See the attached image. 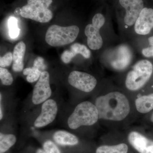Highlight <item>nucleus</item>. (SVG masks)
<instances>
[{
    "label": "nucleus",
    "instance_id": "1",
    "mask_svg": "<svg viewBox=\"0 0 153 153\" xmlns=\"http://www.w3.org/2000/svg\"><path fill=\"white\" fill-rule=\"evenodd\" d=\"M95 105L99 118L105 120H123L130 111L128 100L125 95L117 91L99 97L96 100Z\"/></svg>",
    "mask_w": 153,
    "mask_h": 153
},
{
    "label": "nucleus",
    "instance_id": "2",
    "mask_svg": "<svg viewBox=\"0 0 153 153\" xmlns=\"http://www.w3.org/2000/svg\"><path fill=\"white\" fill-rule=\"evenodd\" d=\"M53 2V0H26L25 4L15 9L14 13L40 23H47L53 17L50 9Z\"/></svg>",
    "mask_w": 153,
    "mask_h": 153
},
{
    "label": "nucleus",
    "instance_id": "3",
    "mask_svg": "<svg viewBox=\"0 0 153 153\" xmlns=\"http://www.w3.org/2000/svg\"><path fill=\"white\" fill-rule=\"evenodd\" d=\"M110 11L109 7L103 3L101 8L94 15L91 24L85 27L84 33L87 37V45L91 50H98L103 46L104 41L100 31L105 25Z\"/></svg>",
    "mask_w": 153,
    "mask_h": 153
},
{
    "label": "nucleus",
    "instance_id": "4",
    "mask_svg": "<svg viewBox=\"0 0 153 153\" xmlns=\"http://www.w3.org/2000/svg\"><path fill=\"white\" fill-rule=\"evenodd\" d=\"M147 0H114V8L118 20L124 28H133Z\"/></svg>",
    "mask_w": 153,
    "mask_h": 153
},
{
    "label": "nucleus",
    "instance_id": "5",
    "mask_svg": "<svg viewBox=\"0 0 153 153\" xmlns=\"http://www.w3.org/2000/svg\"><path fill=\"white\" fill-rule=\"evenodd\" d=\"M99 119L98 111L95 105L88 101H84L76 105L68 118V127L76 129L82 126L94 124Z\"/></svg>",
    "mask_w": 153,
    "mask_h": 153
},
{
    "label": "nucleus",
    "instance_id": "6",
    "mask_svg": "<svg viewBox=\"0 0 153 153\" xmlns=\"http://www.w3.org/2000/svg\"><path fill=\"white\" fill-rule=\"evenodd\" d=\"M153 71V65L150 60L147 59L139 60L127 74L126 87L131 91L140 89L150 78Z\"/></svg>",
    "mask_w": 153,
    "mask_h": 153
},
{
    "label": "nucleus",
    "instance_id": "7",
    "mask_svg": "<svg viewBox=\"0 0 153 153\" xmlns=\"http://www.w3.org/2000/svg\"><path fill=\"white\" fill-rule=\"evenodd\" d=\"M79 33V28L76 25L64 27L52 25L47 30L45 40L50 46L60 47L73 43Z\"/></svg>",
    "mask_w": 153,
    "mask_h": 153
},
{
    "label": "nucleus",
    "instance_id": "8",
    "mask_svg": "<svg viewBox=\"0 0 153 153\" xmlns=\"http://www.w3.org/2000/svg\"><path fill=\"white\" fill-rule=\"evenodd\" d=\"M109 63L113 68L117 70L125 69L131 63L133 53L131 49L127 45H120L112 50L109 57Z\"/></svg>",
    "mask_w": 153,
    "mask_h": 153
},
{
    "label": "nucleus",
    "instance_id": "9",
    "mask_svg": "<svg viewBox=\"0 0 153 153\" xmlns=\"http://www.w3.org/2000/svg\"><path fill=\"white\" fill-rule=\"evenodd\" d=\"M68 82L73 87L85 92L92 91L97 84V80L93 75L78 71H71L68 76Z\"/></svg>",
    "mask_w": 153,
    "mask_h": 153
},
{
    "label": "nucleus",
    "instance_id": "10",
    "mask_svg": "<svg viewBox=\"0 0 153 153\" xmlns=\"http://www.w3.org/2000/svg\"><path fill=\"white\" fill-rule=\"evenodd\" d=\"M50 76L49 72L43 71L38 79L33 91L32 102L38 105L44 102L52 95V90L50 86Z\"/></svg>",
    "mask_w": 153,
    "mask_h": 153
},
{
    "label": "nucleus",
    "instance_id": "11",
    "mask_svg": "<svg viewBox=\"0 0 153 153\" xmlns=\"http://www.w3.org/2000/svg\"><path fill=\"white\" fill-rule=\"evenodd\" d=\"M133 28L138 36L150 34L153 29V7L147 5L143 9Z\"/></svg>",
    "mask_w": 153,
    "mask_h": 153
},
{
    "label": "nucleus",
    "instance_id": "12",
    "mask_svg": "<svg viewBox=\"0 0 153 153\" xmlns=\"http://www.w3.org/2000/svg\"><path fill=\"white\" fill-rule=\"evenodd\" d=\"M57 105L54 100L48 99L43 102L41 113L36 118L34 126L36 128L46 126L52 123L57 116Z\"/></svg>",
    "mask_w": 153,
    "mask_h": 153
},
{
    "label": "nucleus",
    "instance_id": "13",
    "mask_svg": "<svg viewBox=\"0 0 153 153\" xmlns=\"http://www.w3.org/2000/svg\"><path fill=\"white\" fill-rule=\"evenodd\" d=\"M129 142L140 153H153V141L135 131L128 137Z\"/></svg>",
    "mask_w": 153,
    "mask_h": 153
},
{
    "label": "nucleus",
    "instance_id": "14",
    "mask_svg": "<svg viewBox=\"0 0 153 153\" xmlns=\"http://www.w3.org/2000/svg\"><path fill=\"white\" fill-rule=\"evenodd\" d=\"M77 55H82L86 59H89L91 56V52L85 45L75 43L72 44L68 50L63 52L61 59L63 63H68Z\"/></svg>",
    "mask_w": 153,
    "mask_h": 153
},
{
    "label": "nucleus",
    "instance_id": "15",
    "mask_svg": "<svg viewBox=\"0 0 153 153\" xmlns=\"http://www.w3.org/2000/svg\"><path fill=\"white\" fill-rule=\"evenodd\" d=\"M26 45L21 41L16 45L13 52V70L16 72H21L24 67V59L26 52Z\"/></svg>",
    "mask_w": 153,
    "mask_h": 153
},
{
    "label": "nucleus",
    "instance_id": "16",
    "mask_svg": "<svg viewBox=\"0 0 153 153\" xmlns=\"http://www.w3.org/2000/svg\"><path fill=\"white\" fill-rule=\"evenodd\" d=\"M53 138L55 143L60 146H75L78 144V138L73 134L65 131L55 132Z\"/></svg>",
    "mask_w": 153,
    "mask_h": 153
},
{
    "label": "nucleus",
    "instance_id": "17",
    "mask_svg": "<svg viewBox=\"0 0 153 153\" xmlns=\"http://www.w3.org/2000/svg\"><path fill=\"white\" fill-rule=\"evenodd\" d=\"M137 110L141 113H147L153 109V93L139 97L135 102Z\"/></svg>",
    "mask_w": 153,
    "mask_h": 153
},
{
    "label": "nucleus",
    "instance_id": "18",
    "mask_svg": "<svg viewBox=\"0 0 153 153\" xmlns=\"http://www.w3.org/2000/svg\"><path fill=\"white\" fill-rule=\"evenodd\" d=\"M16 142V138L13 134H0V153L8 150Z\"/></svg>",
    "mask_w": 153,
    "mask_h": 153
},
{
    "label": "nucleus",
    "instance_id": "19",
    "mask_svg": "<svg viewBox=\"0 0 153 153\" xmlns=\"http://www.w3.org/2000/svg\"><path fill=\"white\" fill-rule=\"evenodd\" d=\"M128 147L125 143L115 146H102L96 150V153H127Z\"/></svg>",
    "mask_w": 153,
    "mask_h": 153
},
{
    "label": "nucleus",
    "instance_id": "20",
    "mask_svg": "<svg viewBox=\"0 0 153 153\" xmlns=\"http://www.w3.org/2000/svg\"><path fill=\"white\" fill-rule=\"evenodd\" d=\"M42 71L37 67L33 66L32 68H25L23 70V74L27 75V81L29 82H33L38 80L41 76Z\"/></svg>",
    "mask_w": 153,
    "mask_h": 153
},
{
    "label": "nucleus",
    "instance_id": "21",
    "mask_svg": "<svg viewBox=\"0 0 153 153\" xmlns=\"http://www.w3.org/2000/svg\"><path fill=\"white\" fill-rule=\"evenodd\" d=\"M9 35L13 39L18 38L20 30L18 26V20L16 17L10 16L8 20Z\"/></svg>",
    "mask_w": 153,
    "mask_h": 153
},
{
    "label": "nucleus",
    "instance_id": "22",
    "mask_svg": "<svg viewBox=\"0 0 153 153\" xmlns=\"http://www.w3.org/2000/svg\"><path fill=\"white\" fill-rule=\"evenodd\" d=\"M0 79L3 85H12L13 81V78L11 73L5 68H0Z\"/></svg>",
    "mask_w": 153,
    "mask_h": 153
},
{
    "label": "nucleus",
    "instance_id": "23",
    "mask_svg": "<svg viewBox=\"0 0 153 153\" xmlns=\"http://www.w3.org/2000/svg\"><path fill=\"white\" fill-rule=\"evenodd\" d=\"M148 46L141 49L142 55L146 58H153V36L148 39Z\"/></svg>",
    "mask_w": 153,
    "mask_h": 153
},
{
    "label": "nucleus",
    "instance_id": "24",
    "mask_svg": "<svg viewBox=\"0 0 153 153\" xmlns=\"http://www.w3.org/2000/svg\"><path fill=\"white\" fill-rule=\"evenodd\" d=\"M43 149L46 153H61L55 143L47 140L43 144Z\"/></svg>",
    "mask_w": 153,
    "mask_h": 153
},
{
    "label": "nucleus",
    "instance_id": "25",
    "mask_svg": "<svg viewBox=\"0 0 153 153\" xmlns=\"http://www.w3.org/2000/svg\"><path fill=\"white\" fill-rule=\"evenodd\" d=\"M13 62V54L11 52H8L0 58V66L1 67L5 68L7 66H10Z\"/></svg>",
    "mask_w": 153,
    "mask_h": 153
},
{
    "label": "nucleus",
    "instance_id": "26",
    "mask_svg": "<svg viewBox=\"0 0 153 153\" xmlns=\"http://www.w3.org/2000/svg\"><path fill=\"white\" fill-rule=\"evenodd\" d=\"M44 60L43 58L41 57H37L34 61L33 66L37 67L41 71V70L44 69L43 68L44 66Z\"/></svg>",
    "mask_w": 153,
    "mask_h": 153
},
{
    "label": "nucleus",
    "instance_id": "27",
    "mask_svg": "<svg viewBox=\"0 0 153 153\" xmlns=\"http://www.w3.org/2000/svg\"><path fill=\"white\" fill-rule=\"evenodd\" d=\"M36 153H46L45 152V151H44V149H39L36 151Z\"/></svg>",
    "mask_w": 153,
    "mask_h": 153
},
{
    "label": "nucleus",
    "instance_id": "28",
    "mask_svg": "<svg viewBox=\"0 0 153 153\" xmlns=\"http://www.w3.org/2000/svg\"><path fill=\"white\" fill-rule=\"evenodd\" d=\"M0 114H0V119H1V120L3 117V112L2 111L1 105V108H0Z\"/></svg>",
    "mask_w": 153,
    "mask_h": 153
},
{
    "label": "nucleus",
    "instance_id": "29",
    "mask_svg": "<svg viewBox=\"0 0 153 153\" xmlns=\"http://www.w3.org/2000/svg\"><path fill=\"white\" fill-rule=\"evenodd\" d=\"M100 1L102 2H103V3H105V1H108V0H100Z\"/></svg>",
    "mask_w": 153,
    "mask_h": 153
},
{
    "label": "nucleus",
    "instance_id": "30",
    "mask_svg": "<svg viewBox=\"0 0 153 153\" xmlns=\"http://www.w3.org/2000/svg\"><path fill=\"white\" fill-rule=\"evenodd\" d=\"M151 120L153 122V113L152 114V117H151Z\"/></svg>",
    "mask_w": 153,
    "mask_h": 153
},
{
    "label": "nucleus",
    "instance_id": "31",
    "mask_svg": "<svg viewBox=\"0 0 153 153\" xmlns=\"http://www.w3.org/2000/svg\"></svg>",
    "mask_w": 153,
    "mask_h": 153
}]
</instances>
